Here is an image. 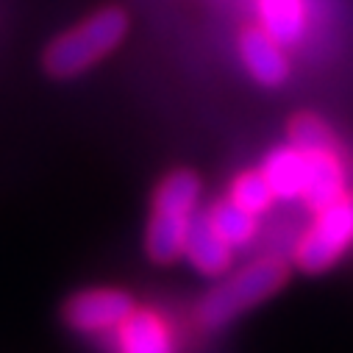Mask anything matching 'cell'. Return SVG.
<instances>
[{
	"mask_svg": "<svg viewBox=\"0 0 353 353\" xmlns=\"http://www.w3.org/2000/svg\"><path fill=\"white\" fill-rule=\"evenodd\" d=\"M209 223H212V228H214L231 248H242V245H248V242L256 236V231H259V220H256V214H250L248 209L236 206L231 198H228V201H220V203L212 206V212H209Z\"/></svg>",
	"mask_w": 353,
	"mask_h": 353,
	"instance_id": "cell-12",
	"label": "cell"
},
{
	"mask_svg": "<svg viewBox=\"0 0 353 353\" xmlns=\"http://www.w3.org/2000/svg\"><path fill=\"white\" fill-rule=\"evenodd\" d=\"M353 245V192H345L331 206L320 209L312 228L301 236L295 248V264L309 273L320 276L350 250Z\"/></svg>",
	"mask_w": 353,
	"mask_h": 353,
	"instance_id": "cell-3",
	"label": "cell"
},
{
	"mask_svg": "<svg viewBox=\"0 0 353 353\" xmlns=\"http://www.w3.org/2000/svg\"><path fill=\"white\" fill-rule=\"evenodd\" d=\"M120 350L123 353H172L170 334L153 312L137 309L120 325Z\"/></svg>",
	"mask_w": 353,
	"mask_h": 353,
	"instance_id": "cell-11",
	"label": "cell"
},
{
	"mask_svg": "<svg viewBox=\"0 0 353 353\" xmlns=\"http://www.w3.org/2000/svg\"><path fill=\"white\" fill-rule=\"evenodd\" d=\"M261 28L281 48H290L306 34V6L303 0H259Z\"/></svg>",
	"mask_w": 353,
	"mask_h": 353,
	"instance_id": "cell-10",
	"label": "cell"
},
{
	"mask_svg": "<svg viewBox=\"0 0 353 353\" xmlns=\"http://www.w3.org/2000/svg\"><path fill=\"white\" fill-rule=\"evenodd\" d=\"M306 156V190L303 198L314 212L331 206L347 192V179H345V167L334 150H317V153H303Z\"/></svg>",
	"mask_w": 353,
	"mask_h": 353,
	"instance_id": "cell-6",
	"label": "cell"
},
{
	"mask_svg": "<svg viewBox=\"0 0 353 353\" xmlns=\"http://www.w3.org/2000/svg\"><path fill=\"white\" fill-rule=\"evenodd\" d=\"M125 31L128 14L120 6H106L72 31L56 37L48 45L42 64L53 78H75L92 64H98L103 56H109L123 42Z\"/></svg>",
	"mask_w": 353,
	"mask_h": 353,
	"instance_id": "cell-2",
	"label": "cell"
},
{
	"mask_svg": "<svg viewBox=\"0 0 353 353\" xmlns=\"http://www.w3.org/2000/svg\"><path fill=\"white\" fill-rule=\"evenodd\" d=\"M239 50H242V61L256 83L268 86V90H276V86H281L290 78V59L284 56V48L261 26L242 31Z\"/></svg>",
	"mask_w": 353,
	"mask_h": 353,
	"instance_id": "cell-5",
	"label": "cell"
},
{
	"mask_svg": "<svg viewBox=\"0 0 353 353\" xmlns=\"http://www.w3.org/2000/svg\"><path fill=\"white\" fill-rule=\"evenodd\" d=\"M134 312L137 303L123 290H83L64 303L61 317L70 328L81 334H92V331L120 328Z\"/></svg>",
	"mask_w": 353,
	"mask_h": 353,
	"instance_id": "cell-4",
	"label": "cell"
},
{
	"mask_svg": "<svg viewBox=\"0 0 353 353\" xmlns=\"http://www.w3.org/2000/svg\"><path fill=\"white\" fill-rule=\"evenodd\" d=\"M287 279H290L287 261H281L276 256L256 259V261L245 264L242 270L223 279L214 290H209L203 295V301L198 303V312H195L198 323L206 331H220V328L231 325L239 314H245L248 309L273 298L287 284Z\"/></svg>",
	"mask_w": 353,
	"mask_h": 353,
	"instance_id": "cell-1",
	"label": "cell"
},
{
	"mask_svg": "<svg viewBox=\"0 0 353 353\" xmlns=\"http://www.w3.org/2000/svg\"><path fill=\"white\" fill-rule=\"evenodd\" d=\"M184 256L192 261L203 276H220L231 268L234 261V248L212 228L209 214H198L190 220L187 242H184Z\"/></svg>",
	"mask_w": 353,
	"mask_h": 353,
	"instance_id": "cell-7",
	"label": "cell"
},
{
	"mask_svg": "<svg viewBox=\"0 0 353 353\" xmlns=\"http://www.w3.org/2000/svg\"><path fill=\"white\" fill-rule=\"evenodd\" d=\"M290 145L301 153H317V150H334V131L317 117V114H295L290 123Z\"/></svg>",
	"mask_w": 353,
	"mask_h": 353,
	"instance_id": "cell-15",
	"label": "cell"
},
{
	"mask_svg": "<svg viewBox=\"0 0 353 353\" xmlns=\"http://www.w3.org/2000/svg\"><path fill=\"white\" fill-rule=\"evenodd\" d=\"M201 198V179L192 170H172L164 175L156 195L153 209H172V212H187L192 214L195 203Z\"/></svg>",
	"mask_w": 353,
	"mask_h": 353,
	"instance_id": "cell-13",
	"label": "cell"
},
{
	"mask_svg": "<svg viewBox=\"0 0 353 353\" xmlns=\"http://www.w3.org/2000/svg\"><path fill=\"white\" fill-rule=\"evenodd\" d=\"M264 179L270 181L276 201H298L303 198L306 190V156L292 148V145H281L276 150L268 153L261 164Z\"/></svg>",
	"mask_w": 353,
	"mask_h": 353,
	"instance_id": "cell-9",
	"label": "cell"
},
{
	"mask_svg": "<svg viewBox=\"0 0 353 353\" xmlns=\"http://www.w3.org/2000/svg\"><path fill=\"white\" fill-rule=\"evenodd\" d=\"M192 214L172 212V209H153L145 236V250L156 264H172L179 256H184V242L190 231Z\"/></svg>",
	"mask_w": 353,
	"mask_h": 353,
	"instance_id": "cell-8",
	"label": "cell"
},
{
	"mask_svg": "<svg viewBox=\"0 0 353 353\" xmlns=\"http://www.w3.org/2000/svg\"><path fill=\"white\" fill-rule=\"evenodd\" d=\"M236 206L248 209L250 214H264L273 203H276V192L270 187V181L264 179L261 170H248V172H239L234 184H231V195H228Z\"/></svg>",
	"mask_w": 353,
	"mask_h": 353,
	"instance_id": "cell-14",
	"label": "cell"
}]
</instances>
